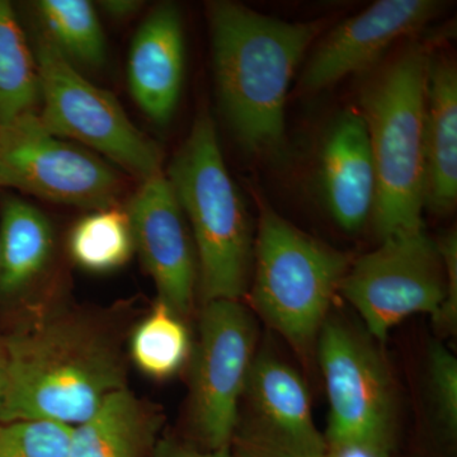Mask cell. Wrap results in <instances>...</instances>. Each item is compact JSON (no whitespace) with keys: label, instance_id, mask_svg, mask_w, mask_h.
<instances>
[{"label":"cell","instance_id":"cell-1","mask_svg":"<svg viewBox=\"0 0 457 457\" xmlns=\"http://www.w3.org/2000/svg\"><path fill=\"white\" fill-rule=\"evenodd\" d=\"M207 9L222 113L243 146L273 152L284 139L291 79L323 23L285 22L234 2Z\"/></svg>","mask_w":457,"mask_h":457},{"label":"cell","instance_id":"cell-2","mask_svg":"<svg viewBox=\"0 0 457 457\" xmlns=\"http://www.w3.org/2000/svg\"><path fill=\"white\" fill-rule=\"evenodd\" d=\"M5 387L0 423L88 420L111 393L125 387L113 345L75 321L54 320L3 342Z\"/></svg>","mask_w":457,"mask_h":457},{"label":"cell","instance_id":"cell-3","mask_svg":"<svg viewBox=\"0 0 457 457\" xmlns=\"http://www.w3.org/2000/svg\"><path fill=\"white\" fill-rule=\"evenodd\" d=\"M429 59L420 45H413L385 66L361 96L376 171L371 218L381 239L423 227Z\"/></svg>","mask_w":457,"mask_h":457},{"label":"cell","instance_id":"cell-4","mask_svg":"<svg viewBox=\"0 0 457 457\" xmlns=\"http://www.w3.org/2000/svg\"><path fill=\"white\" fill-rule=\"evenodd\" d=\"M165 176L194 233L204 302L239 300L253 261L251 221L210 114L197 117Z\"/></svg>","mask_w":457,"mask_h":457},{"label":"cell","instance_id":"cell-5","mask_svg":"<svg viewBox=\"0 0 457 457\" xmlns=\"http://www.w3.org/2000/svg\"><path fill=\"white\" fill-rule=\"evenodd\" d=\"M253 258L252 300L261 317L296 347L312 342L326 323L350 260L262 206Z\"/></svg>","mask_w":457,"mask_h":457},{"label":"cell","instance_id":"cell-6","mask_svg":"<svg viewBox=\"0 0 457 457\" xmlns=\"http://www.w3.org/2000/svg\"><path fill=\"white\" fill-rule=\"evenodd\" d=\"M33 53L40 75L38 116L47 130L143 180L163 171L161 147L131 122L112 93L87 80L44 32L36 36Z\"/></svg>","mask_w":457,"mask_h":457},{"label":"cell","instance_id":"cell-7","mask_svg":"<svg viewBox=\"0 0 457 457\" xmlns=\"http://www.w3.org/2000/svg\"><path fill=\"white\" fill-rule=\"evenodd\" d=\"M122 179L89 149L47 130L36 112L0 126V187L95 212L119 204Z\"/></svg>","mask_w":457,"mask_h":457},{"label":"cell","instance_id":"cell-8","mask_svg":"<svg viewBox=\"0 0 457 457\" xmlns=\"http://www.w3.org/2000/svg\"><path fill=\"white\" fill-rule=\"evenodd\" d=\"M339 290L378 341L411 315L425 312L433 319L446 297L437 242L423 227L395 231L348 269Z\"/></svg>","mask_w":457,"mask_h":457},{"label":"cell","instance_id":"cell-9","mask_svg":"<svg viewBox=\"0 0 457 457\" xmlns=\"http://www.w3.org/2000/svg\"><path fill=\"white\" fill-rule=\"evenodd\" d=\"M255 324L239 300L204 303L192 372V408L209 450L230 446L254 361Z\"/></svg>","mask_w":457,"mask_h":457},{"label":"cell","instance_id":"cell-10","mask_svg":"<svg viewBox=\"0 0 457 457\" xmlns=\"http://www.w3.org/2000/svg\"><path fill=\"white\" fill-rule=\"evenodd\" d=\"M233 457H326L308 389L269 352L254 357L230 441Z\"/></svg>","mask_w":457,"mask_h":457},{"label":"cell","instance_id":"cell-11","mask_svg":"<svg viewBox=\"0 0 457 457\" xmlns=\"http://www.w3.org/2000/svg\"><path fill=\"white\" fill-rule=\"evenodd\" d=\"M319 362L329 400L327 442L392 433V385L369 342L341 321L326 320Z\"/></svg>","mask_w":457,"mask_h":457},{"label":"cell","instance_id":"cell-12","mask_svg":"<svg viewBox=\"0 0 457 457\" xmlns=\"http://www.w3.org/2000/svg\"><path fill=\"white\" fill-rule=\"evenodd\" d=\"M135 249L154 279L159 300L179 317L194 302L196 264L186 218L167 176L143 180L126 207Z\"/></svg>","mask_w":457,"mask_h":457},{"label":"cell","instance_id":"cell-13","mask_svg":"<svg viewBox=\"0 0 457 457\" xmlns=\"http://www.w3.org/2000/svg\"><path fill=\"white\" fill-rule=\"evenodd\" d=\"M444 9L435 0H378L343 21L321 41L303 69L300 87L319 92L374 65L394 42L422 29Z\"/></svg>","mask_w":457,"mask_h":457},{"label":"cell","instance_id":"cell-14","mask_svg":"<svg viewBox=\"0 0 457 457\" xmlns=\"http://www.w3.org/2000/svg\"><path fill=\"white\" fill-rule=\"evenodd\" d=\"M185 74V38L179 8L162 3L147 13L132 38L128 82L140 110L165 125L179 104Z\"/></svg>","mask_w":457,"mask_h":457},{"label":"cell","instance_id":"cell-15","mask_svg":"<svg viewBox=\"0 0 457 457\" xmlns=\"http://www.w3.org/2000/svg\"><path fill=\"white\" fill-rule=\"evenodd\" d=\"M321 183L339 227L357 231L374 210L376 171L368 126L362 114L338 117L321 152Z\"/></svg>","mask_w":457,"mask_h":457},{"label":"cell","instance_id":"cell-16","mask_svg":"<svg viewBox=\"0 0 457 457\" xmlns=\"http://www.w3.org/2000/svg\"><path fill=\"white\" fill-rule=\"evenodd\" d=\"M425 206L449 213L457 201V69L429 59L425 114Z\"/></svg>","mask_w":457,"mask_h":457},{"label":"cell","instance_id":"cell-17","mask_svg":"<svg viewBox=\"0 0 457 457\" xmlns=\"http://www.w3.org/2000/svg\"><path fill=\"white\" fill-rule=\"evenodd\" d=\"M153 436L154 422L125 386L111 393L88 420L71 427L68 457H144Z\"/></svg>","mask_w":457,"mask_h":457},{"label":"cell","instance_id":"cell-18","mask_svg":"<svg viewBox=\"0 0 457 457\" xmlns=\"http://www.w3.org/2000/svg\"><path fill=\"white\" fill-rule=\"evenodd\" d=\"M53 243L46 216L25 200L8 197L0 216V294L31 284L49 262Z\"/></svg>","mask_w":457,"mask_h":457},{"label":"cell","instance_id":"cell-19","mask_svg":"<svg viewBox=\"0 0 457 457\" xmlns=\"http://www.w3.org/2000/svg\"><path fill=\"white\" fill-rule=\"evenodd\" d=\"M40 102L35 53L11 3L0 0V126L35 112Z\"/></svg>","mask_w":457,"mask_h":457},{"label":"cell","instance_id":"cell-20","mask_svg":"<svg viewBox=\"0 0 457 457\" xmlns=\"http://www.w3.org/2000/svg\"><path fill=\"white\" fill-rule=\"evenodd\" d=\"M44 33L71 62L99 68L106 60V38L88 0H38L33 3Z\"/></svg>","mask_w":457,"mask_h":457},{"label":"cell","instance_id":"cell-21","mask_svg":"<svg viewBox=\"0 0 457 457\" xmlns=\"http://www.w3.org/2000/svg\"><path fill=\"white\" fill-rule=\"evenodd\" d=\"M134 249L130 219L119 204L84 216L69 237V251L75 263L90 272L120 269L130 261Z\"/></svg>","mask_w":457,"mask_h":457},{"label":"cell","instance_id":"cell-22","mask_svg":"<svg viewBox=\"0 0 457 457\" xmlns=\"http://www.w3.org/2000/svg\"><path fill=\"white\" fill-rule=\"evenodd\" d=\"M189 352L187 328L179 315L159 300L132 335V360L144 374L167 378L185 365Z\"/></svg>","mask_w":457,"mask_h":457},{"label":"cell","instance_id":"cell-23","mask_svg":"<svg viewBox=\"0 0 457 457\" xmlns=\"http://www.w3.org/2000/svg\"><path fill=\"white\" fill-rule=\"evenodd\" d=\"M71 429L49 422L0 423V457H68Z\"/></svg>","mask_w":457,"mask_h":457},{"label":"cell","instance_id":"cell-24","mask_svg":"<svg viewBox=\"0 0 457 457\" xmlns=\"http://www.w3.org/2000/svg\"><path fill=\"white\" fill-rule=\"evenodd\" d=\"M429 384L438 420L450 436L457 432V361L441 343L428 353Z\"/></svg>","mask_w":457,"mask_h":457},{"label":"cell","instance_id":"cell-25","mask_svg":"<svg viewBox=\"0 0 457 457\" xmlns=\"http://www.w3.org/2000/svg\"><path fill=\"white\" fill-rule=\"evenodd\" d=\"M445 273H446V297L440 312L433 318L442 332L455 333L457 324V237L451 231L437 243Z\"/></svg>","mask_w":457,"mask_h":457},{"label":"cell","instance_id":"cell-26","mask_svg":"<svg viewBox=\"0 0 457 457\" xmlns=\"http://www.w3.org/2000/svg\"><path fill=\"white\" fill-rule=\"evenodd\" d=\"M392 433L353 436L327 442L326 457H392Z\"/></svg>","mask_w":457,"mask_h":457},{"label":"cell","instance_id":"cell-27","mask_svg":"<svg viewBox=\"0 0 457 457\" xmlns=\"http://www.w3.org/2000/svg\"><path fill=\"white\" fill-rule=\"evenodd\" d=\"M154 457H233V453H231L230 446L201 453V451L189 449V447L174 444V442L163 441L156 446Z\"/></svg>","mask_w":457,"mask_h":457},{"label":"cell","instance_id":"cell-28","mask_svg":"<svg viewBox=\"0 0 457 457\" xmlns=\"http://www.w3.org/2000/svg\"><path fill=\"white\" fill-rule=\"evenodd\" d=\"M99 8L114 20H126L134 16L141 8L144 2L140 0H102L98 2Z\"/></svg>","mask_w":457,"mask_h":457},{"label":"cell","instance_id":"cell-29","mask_svg":"<svg viewBox=\"0 0 457 457\" xmlns=\"http://www.w3.org/2000/svg\"><path fill=\"white\" fill-rule=\"evenodd\" d=\"M5 387V352L3 342H0V404H2L3 394Z\"/></svg>","mask_w":457,"mask_h":457}]
</instances>
